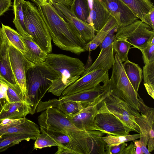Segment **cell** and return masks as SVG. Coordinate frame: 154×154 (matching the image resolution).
Listing matches in <instances>:
<instances>
[{"mask_svg":"<svg viewBox=\"0 0 154 154\" xmlns=\"http://www.w3.org/2000/svg\"><path fill=\"white\" fill-rule=\"evenodd\" d=\"M38 120L40 126L63 132L70 139L65 148L75 154H105L106 134L98 130L86 131L76 127L65 114L56 108L43 111Z\"/></svg>","mask_w":154,"mask_h":154,"instance_id":"6da1fadb","label":"cell"},{"mask_svg":"<svg viewBox=\"0 0 154 154\" xmlns=\"http://www.w3.org/2000/svg\"><path fill=\"white\" fill-rule=\"evenodd\" d=\"M51 0L37 6L55 45L77 55L86 51L87 43L74 26L54 7Z\"/></svg>","mask_w":154,"mask_h":154,"instance_id":"7a4b0ae2","label":"cell"},{"mask_svg":"<svg viewBox=\"0 0 154 154\" xmlns=\"http://www.w3.org/2000/svg\"><path fill=\"white\" fill-rule=\"evenodd\" d=\"M45 62L58 75L48 91L57 96L80 78L85 70L80 59L63 54H48Z\"/></svg>","mask_w":154,"mask_h":154,"instance_id":"3957f363","label":"cell"},{"mask_svg":"<svg viewBox=\"0 0 154 154\" xmlns=\"http://www.w3.org/2000/svg\"><path fill=\"white\" fill-rule=\"evenodd\" d=\"M59 78L57 74L45 62L35 64L29 68L26 75V101L30 108V114L35 112L41 99L51 87L53 81Z\"/></svg>","mask_w":154,"mask_h":154,"instance_id":"277c9868","label":"cell"},{"mask_svg":"<svg viewBox=\"0 0 154 154\" xmlns=\"http://www.w3.org/2000/svg\"><path fill=\"white\" fill-rule=\"evenodd\" d=\"M111 77L103 82L106 91L139 111L137 94L125 71L123 62L116 53Z\"/></svg>","mask_w":154,"mask_h":154,"instance_id":"5b68a950","label":"cell"},{"mask_svg":"<svg viewBox=\"0 0 154 154\" xmlns=\"http://www.w3.org/2000/svg\"><path fill=\"white\" fill-rule=\"evenodd\" d=\"M22 8L27 33L42 50L50 53L52 50L51 38L37 6L25 1Z\"/></svg>","mask_w":154,"mask_h":154,"instance_id":"8992f818","label":"cell"},{"mask_svg":"<svg viewBox=\"0 0 154 154\" xmlns=\"http://www.w3.org/2000/svg\"><path fill=\"white\" fill-rule=\"evenodd\" d=\"M107 92L106 97L98 104L97 112L112 114L129 126L133 131L140 134L139 127L135 120V117L140 115L139 111Z\"/></svg>","mask_w":154,"mask_h":154,"instance_id":"52a82bcc","label":"cell"},{"mask_svg":"<svg viewBox=\"0 0 154 154\" xmlns=\"http://www.w3.org/2000/svg\"><path fill=\"white\" fill-rule=\"evenodd\" d=\"M154 38V31L148 24L137 20L125 26L118 27L115 39L126 41L140 50Z\"/></svg>","mask_w":154,"mask_h":154,"instance_id":"ba28073f","label":"cell"},{"mask_svg":"<svg viewBox=\"0 0 154 154\" xmlns=\"http://www.w3.org/2000/svg\"><path fill=\"white\" fill-rule=\"evenodd\" d=\"M138 106L140 115L135 120L140 130V137L144 139L149 152L154 149V109L147 106L137 94Z\"/></svg>","mask_w":154,"mask_h":154,"instance_id":"9c48e42d","label":"cell"},{"mask_svg":"<svg viewBox=\"0 0 154 154\" xmlns=\"http://www.w3.org/2000/svg\"><path fill=\"white\" fill-rule=\"evenodd\" d=\"M108 71L102 69H95L81 76L75 82L66 88L62 96L74 94L94 88L101 82L109 79Z\"/></svg>","mask_w":154,"mask_h":154,"instance_id":"30bf717a","label":"cell"},{"mask_svg":"<svg viewBox=\"0 0 154 154\" xmlns=\"http://www.w3.org/2000/svg\"><path fill=\"white\" fill-rule=\"evenodd\" d=\"M114 31H116L115 29L109 32L99 45L100 51L97 58L85 70L81 76L95 69H102L109 71L112 67L115 60L112 48V43L115 39Z\"/></svg>","mask_w":154,"mask_h":154,"instance_id":"8fae6325","label":"cell"},{"mask_svg":"<svg viewBox=\"0 0 154 154\" xmlns=\"http://www.w3.org/2000/svg\"><path fill=\"white\" fill-rule=\"evenodd\" d=\"M9 54L12 69L18 84L26 95V75L28 69L35 64L28 60L9 42Z\"/></svg>","mask_w":154,"mask_h":154,"instance_id":"7c38bea8","label":"cell"},{"mask_svg":"<svg viewBox=\"0 0 154 154\" xmlns=\"http://www.w3.org/2000/svg\"><path fill=\"white\" fill-rule=\"evenodd\" d=\"M108 94V92H106L100 98L84 108L76 114L72 116H66L71 122L80 129L86 131L98 130L104 132L95 123L94 119L98 109V104L106 97Z\"/></svg>","mask_w":154,"mask_h":154,"instance_id":"4fadbf2b","label":"cell"},{"mask_svg":"<svg viewBox=\"0 0 154 154\" xmlns=\"http://www.w3.org/2000/svg\"><path fill=\"white\" fill-rule=\"evenodd\" d=\"M94 122L106 134L124 136L129 134L132 129L114 115L109 113L97 112Z\"/></svg>","mask_w":154,"mask_h":154,"instance_id":"5bb4252c","label":"cell"},{"mask_svg":"<svg viewBox=\"0 0 154 154\" xmlns=\"http://www.w3.org/2000/svg\"><path fill=\"white\" fill-rule=\"evenodd\" d=\"M116 20L118 27L125 26L139 19L121 0H98Z\"/></svg>","mask_w":154,"mask_h":154,"instance_id":"9a60e30c","label":"cell"},{"mask_svg":"<svg viewBox=\"0 0 154 154\" xmlns=\"http://www.w3.org/2000/svg\"><path fill=\"white\" fill-rule=\"evenodd\" d=\"M52 3L62 15L74 26L87 43L94 38L96 35V31L93 27L76 17L71 11L70 7L52 2Z\"/></svg>","mask_w":154,"mask_h":154,"instance_id":"2e32d148","label":"cell"},{"mask_svg":"<svg viewBox=\"0 0 154 154\" xmlns=\"http://www.w3.org/2000/svg\"><path fill=\"white\" fill-rule=\"evenodd\" d=\"M41 132L38 125L25 118L6 119L0 122V136L3 134L27 133L38 136Z\"/></svg>","mask_w":154,"mask_h":154,"instance_id":"e0dca14e","label":"cell"},{"mask_svg":"<svg viewBox=\"0 0 154 154\" xmlns=\"http://www.w3.org/2000/svg\"><path fill=\"white\" fill-rule=\"evenodd\" d=\"M97 100L91 103L72 101L59 103L56 99H50L44 102L41 101L37 107L35 112H42L48 108L53 107L57 108L67 116H72L78 113L83 108L92 104Z\"/></svg>","mask_w":154,"mask_h":154,"instance_id":"ac0fdd59","label":"cell"},{"mask_svg":"<svg viewBox=\"0 0 154 154\" xmlns=\"http://www.w3.org/2000/svg\"><path fill=\"white\" fill-rule=\"evenodd\" d=\"M3 35L4 41L0 50V79L15 88H20L12 69L9 54L8 41Z\"/></svg>","mask_w":154,"mask_h":154,"instance_id":"d6986e66","label":"cell"},{"mask_svg":"<svg viewBox=\"0 0 154 154\" xmlns=\"http://www.w3.org/2000/svg\"><path fill=\"white\" fill-rule=\"evenodd\" d=\"M106 92L104 84H100L92 88L81 91L69 95L61 96L57 101L62 103L68 101L91 103L101 97Z\"/></svg>","mask_w":154,"mask_h":154,"instance_id":"ffe728a7","label":"cell"},{"mask_svg":"<svg viewBox=\"0 0 154 154\" xmlns=\"http://www.w3.org/2000/svg\"><path fill=\"white\" fill-rule=\"evenodd\" d=\"M90 8V25L96 31H98L106 23L111 14L98 0H92Z\"/></svg>","mask_w":154,"mask_h":154,"instance_id":"44dd1931","label":"cell"},{"mask_svg":"<svg viewBox=\"0 0 154 154\" xmlns=\"http://www.w3.org/2000/svg\"><path fill=\"white\" fill-rule=\"evenodd\" d=\"M30 108L26 101L8 102L0 112V122L6 119H17L25 118L30 114Z\"/></svg>","mask_w":154,"mask_h":154,"instance_id":"7402d4cb","label":"cell"},{"mask_svg":"<svg viewBox=\"0 0 154 154\" xmlns=\"http://www.w3.org/2000/svg\"><path fill=\"white\" fill-rule=\"evenodd\" d=\"M21 36L26 49V51L23 55L25 57L34 64L45 62L48 54L33 41L31 36L25 35Z\"/></svg>","mask_w":154,"mask_h":154,"instance_id":"603a6c76","label":"cell"},{"mask_svg":"<svg viewBox=\"0 0 154 154\" xmlns=\"http://www.w3.org/2000/svg\"><path fill=\"white\" fill-rule=\"evenodd\" d=\"M38 136L27 133L3 134L0 136V153L23 140H35Z\"/></svg>","mask_w":154,"mask_h":154,"instance_id":"cb8c5ba5","label":"cell"},{"mask_svg":"<svg viewBox=\"0 0 154 154\" xmlns=\"http://www.w3.org/2000/svg\"><path fill=\"white\" fill-rule=\"evenodd\" d=\"M118 24L115 18L110 15L109 19L104 26L97 33L94 38L86 44V51H91L95 50L103 41L109 33L112 30L117 28Z\"/></svg>","mask_w":154,"mask_h":154,"instance_id":"d4e9b609","label":"cell"},{"mask_svg":"<svg viewBox=\"0 0 154 154\" xmlns=\"http://www.w3.org/2000/svg\"><path fill=\"white\" fill-rule=\"evenodd\" d=\"M123 64L127 76L135 91L138 93L142 79V69L137 64L129 60L125 62Z\"/></svg>","mask_w":154,"mask_h":154,"instance_id":"484cf974","label":"cell"},{"mask_svg":"<svg viewBox=\"0 0 154 154\" xmlns=\"http://www.w3.org/2000/svg\"><path fill=\"white\" fill-rule=\"evenodd\" d=\"M127 6L138 19L142 21L144 17L154 8L150 0H121Z\"/></svg>","mask_w":154,"mask_h":154,"instance_id":"4316f807","label":"cell"},{"mask_svg":"<svg viewBox=\"0 0 154 154\" xmlns=\"http://www.w3.org/2000/svg\"><path fill=\"white\" fill-rule=\"evenodd\" d=\"M25 1L24 0H13L12 8L14 18L13 22L15 25L16 31L21 35H25L30 36L26 32L24 22L22 6Z\"/></svg>","mask_w":154,"mask_h":154,"instance_id":"83f0119b","label":"cell"},{"mask_svg":"<svg viewBox=\"0 0 154 154\" xmlns=\"http://www.w3.org/2000/svg\"><path fill=\"white\" fill-rule=\"evenodd\" d=\"M70 8L76 17L90 24V9L88 0H72Z\"/></svg>","mask_w":154,"mask_h":154,"instance_id":"f1b7e54d","label":"cell"},{"mask_svg":"<svg viewBox=\"0 0 154 154\" xmlns=\"http://www.w3.org/2000/svg\"><path fill=\"white\" fill-rule=\"evenodd\" d=\"M2 32L9 42L24 55L26 49L21 35L9 26L5 25L2 23Z\"/></svg>","mask_w":154,"mask_h":154,"instance_id":"f546056e","label":"cell"},{"mask_svg":"<svg viewBox=\"0 0 154 154\" xmlns=\"http://www.w3.org/2000/svg\"><path fill=\"white\" fill-rule=\"evenodd\" d=\"M144 85L148 94L154 99V61L143 67Z\"/></svg>","mask_w":154,"mask_h":154,"instance_id":"4dcf8cb0","label":"cell"},{"mask_svg":"<svg viewBox=\"0 0 154 154\" xmlns=\"http://www.w3.org/2000/svg\"><path fill=\"white\" fill-rule=\"evenodd\" d=\"M41 132L50 136L57 143V146L66 148L70 142L68 137L63 132L40 126Z\"/></svg>","mask_w":154,"mask_h":154,"instance_id":"1f68e13d","label":"cell"},{"mask_svg":"<svg viewBox=\"0 0 154 154\" xmlns=\"http://www.w3.org/2000/svg\"><path fill=\"white\" fill-rule=\"evenodd\" d=\"M131 45L127 42L115 39L112 43L114 53L116 52L123 62L128 60V54Z\"/></svg>","mask_w":154,"mask_h":154,"instance_id":"d6a6232c","label":"cell"},{"mask_svg":"<svg viewBox=\"0 0 154 154\" xmlns=\"http://www.w3.org/2000/svg\"><path fill=\"white\" fill-rule=\"evenodd\" d=\"M106 136L102 137V139L106 144L109 146H115L120 143L133 141L139 138L140 134H128L124 136H114L107 134Z\"/></svg>","mask_w":154,"mask_h":154,"instance_id":"836d02e7","label":"cell"},{"mask_svg":"<svg viewBox=\"0 0 154 154\" xmlns=\"http://www.w3.org/2000/svg\"><path fill=\"white\" fill-rule=\"evenodd\" d=\"M0 80L7 86V94L9 103L26 101V95L20 88H15L5 81L0 79Z\"/></svg>","mask_w":154,"mask_h":154,"instance_id":"e575fe53","label":"cell"},{"mask_svg":"<svg viewBox=\"0 0 154 154\" xmlns=\"http://www.w3.org/2000/svg\"><path fill=\"white\" fill-rule=\"evenodd\" d=\"M42 133L38 136L34 143V149L43 148L51 147L52 146H57L56 142L48 135L45 133Z\"/></svg>","mask_w":154,"mask_h":154,"instance_id":"d590c367","label":"cell"},{"mask_svg":"<svg viewBox=\"0 0 154 154\" xmlns=\"http://www.w3.org/2000/svg\"><path fill=\"white\" fill-rule=\"evenodd\" d=\"M144 64L154 61V38L150 41L147 45L140 49Z\"/></svg>","mask_w":154,"mask_h":154,"instance_id":"8d00e7d4","label":"cell"},{"mask_svg":"<svg viewBox=\"0 0 154 154\" xmlns=\"http://www.w3.org/2000/svg\"><path fill=\"white\" fill-rule=\"evenodd\" d=\"M7 86L0 80V112L5 105L9 102L7 94Z\"/></svg>","mask_w":154,"mask_h":154,"instance_id":"74e56055","label":"cell"},{"mask_svg":"<svg viewBox=\"0 0 154 154\" xmlns=\"http://www.w3.org/2000/svg\"><path fill=\"white\" fill-rule=\"evenodd\" d=\"M127 145L128 144L125 142L112 146L106 144V154H121L122 151Z\"/></svg>","mask_w":154,"mask_h":154,"instance_id":"f35d334b","label":"cell"},{"mask_svg":"<svg viewBox=\"0 0 154 154\" xmlns=\"http://www.w3.org/2000/svg\"><path fill=\"white\" fill-rule=\"evenodd\" d=\"M142 21L149 25L154 30V8L144 16Z\"/></svg>","mask_w":154,"mask_h":154,"instance_id":"ab89813d","label":"cell"},{"mask_svg":"<svg viewBox=\"0 0 154 154\" xmlns=\"http://www.w3.org/2000/svg\"><path fill=\"white\" fill-rule=\"evenodd\" d=\"M37 6H40L44 2L47 0H31ZM53 2L59 3L70 7L72 0H51Z\"/></svg>","mask_w":154,"mask_h":154,"instance_id":"60d3db41","label":"cell"},{"mask_svg":"<svg viewBox=\"0 0 154 154\" xmlns=\"http://www.w3.org/2000/svg\"><path fill=\"white\" fill-rule=\"evenodd\" d=\"M11 0H0V17L6 12L11 5Z\"/></svg>","mask_w":154,"mask_h":154,"instance_id":"b9f144b4","label":"cell"},{"mask_svg":"<svg viewBox=\"0 0 154 154\" xmlns=\"http://www.w3.org/2000/svg\"><path fill=\"white\" fill-rule=\"evenodd\" d=\"M121 154H136L135 146L134 143L131 142L122 151Z\"/></svg>","mask_w":154,"mask_h":154,"instance_id":"7bdbcfd3","label":"cell"},{"mask_svg":"<svg viewBox=\"0 0 154 154\" xmlns=\"http://www.w3.org/2000/svg\"><path fill=\"white\" fill-rule=\"evenodd\" d=\"M135 146L136 154H143L141 149V143L140 140L137 139L134 140Z\"/></svg>","mask_w":154,"mask_h":154,"instance_id":"ee69618b","label":"cell"},{"mask_svg":"<svg viewBox=\"0 0 154 154\" xmlns=\"http://www.w3.org/2000/svg\"><path fill=\"white\" fill-rule=\"evenodd\" d=\"M4 41V36L2 31V27L0 26V50Z\"/></svg>","mask_w":154,"mask_h":154,"instance_id":"f6af8a7d","label":"cell"}]
</instances>
